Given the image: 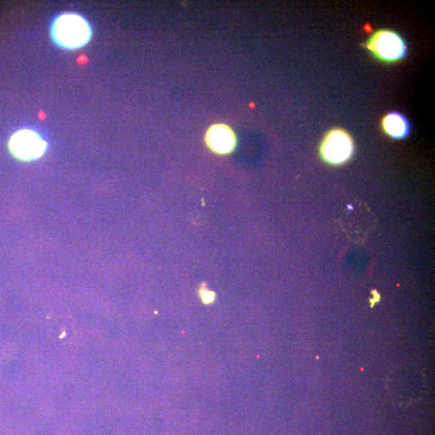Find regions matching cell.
Listing matches in <instances>:
<instances>
[{"label":"cell","mask_w":435,"mask_h":435,"mask_svg":"<svg viewBox=\"0 0 435 435\" xmlns=\"http://www.w3.org/2000/svg\"><path fill=\"white\" fill-rule=\"evenodd\" d=\"M92 28L87 19L78 13L65 12L53 19L51 35L58 47L74 51L86 46L92 37Z\"/></svg>","instance_id":"6da1fadb"},{"label":"cell","mask_w":435,"mask_h":435,"mask_svg":"<svg viewBox=\"0 0 435 435\" xmlns=\"http://www.w3.org/2000/svg\"><path fill=\"white\" fill-rule=\"evenodd\" d=\"M365 47L378 61L388 64L402 61L407 53L404 39L390 29L375 32L366 42Z\"/></svg>","instance_id":"7a4b0ae2"},{"label":"cell","mask_w":435,"mask_h":435,"mask_svg":"<svg viewBox=\"0 0 435 435\" xmlns=\"http://www.w3.org/2000/svg\"><path fill=\"white\" fill-rule=\"evenodd\" d=\"M354 141L347 131L333 128L324 136L319 148L323 160L328 164L340 166L353 156Z\"/></svg>","instance_id":"3957f363"},{"label":"cell","mask_w":435,"mask_h":435,"mask_svg":"<svg viewBox=\"0 0 435 435\" xmlns=\"http://www.w3.org/2000/svg\"><path fill=\"white\" fill-rule=\"evenodd\" d=\"M10 151L19 160L31 161L44 155L47 143L39 133L33 130L17 132L9 141Z\"/></svg>","instance_id":"277c9868"},{"label":"cell","mask_w":435,"mask_h":435,"mask_svg":"<svg viewBox=\"0 0 435 435\" xmlns=\"http://www.w3.org/2000/svg\"><path fill=\"white\" fill-rule=\"evenodd\" d=\"M206 141L211 150L220 154H227L236 146V136L229 127L216 125L210 127L206 135Z\"/></svg>","instance_id":"5b68a950"},{"label":"cell","mask_w":435,"mask_h":435,"mask_svg":"<svg viewBox=\"0 0 435 435\" xmlns=\"http://www.w3.org/2000/svg\"><path fill=\"white\" fill-rule=\"evenodd\" d=\"M385 134L395 140H403L410 133V123L402 114L392 112L385 115L382 121Z\"/></svg>","instance_id":"8992f818"},{"label":"cell","mask_w":435,"mask_h":435,"mask_svg":"<svg viewBox=\"0 0 435 435\" xmlns=\"http://www.w3.org/2000/svg\"><path fill=\"white\" fill-rule=\"evenodd\" d=\"M200 294L205 303H211L215 299V294L206 289H202Z\"/></svg>","instance_id":"52a82bcc"}]
</instances>
